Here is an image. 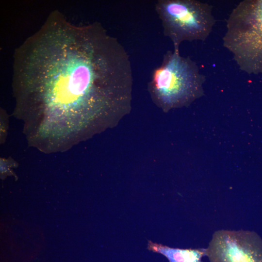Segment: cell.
<instances>
[{
  "label": "cell",
  "mask_w": 262,
  "mask_h": 262,
  "mask_svg": "<svg viewBox=\"0 0 262 262\" xmlns=\"http://www.w3.org/2000/svg\"><path fill=\"white\" fill-rule=\"evenodd\" d=\"M16 112L35 146L67 148L91 121L127 109L129 55L98 22L76 25L55 11L15 51Z\"/></svg>",
  "instance_id": "obj_1"
},
{
  "label": "cell",
  "mask_w": 262,
  "mask_h": 262,
  "mask_svg": "<svg viewBox=\"0 0 262 262\" xmlns=\"http://www.w3.org/2000/svg\"><path fill=\"white\" fill-rule=\"evenodd\" d=\"M155 8L164 35L175 48L186 41H204L216 22L212 5L199 0H159Z\"/></svg>",
  "instance_id": "obj_4"
},
{
  "label": "cell",
  "mask_w": 262,
  "mask_h": 262,
  "mask_svg": "<svg viewBox=\"0 0 262 262\" xmlns=\"http://www.w3.org/2000/svg\"><path fill=\"white\" fill-rule=\"evenodd\" d=\"M210 262H262V240L248 230L221 229L206 248Z\"/></svg>",
  "instance_id": "obj_5"
},
{
  "label": "cell",
  "mask_w": 262,
  "mask_h": 262,
  "mask_svg": "<svg viewBox=\"0 0 262 262\" xmlns=\"http://www.w3.org/2000/svg\"><path fill=\"white\" fill-rule=\"evenodd\" d=\"M205 80L196 63L174 48L153 70L149 88L156 103L168 110L189 105L202 97Z\"/></svg>",
  "instance_id": "obj_2"
},
{
  "label": "cell",
  "mask_w": 262,
  "mask_h": 262,
  "mask_svg": "<svg viewBox=\"0 0 262 262\" xmlns=\"http://www.w3.org/2000/svg\"><path fill=\"white\" fill-rule=\"evenodd\" d=\"M149 250L164 256L169 262H203L206 256V248L180 249L168 247L148 241Z\"/></svg>",
  "instance_id": "obj_6"
},
{
  "label": "cell",
  "mask_w": 262,
  "mask_h": 262,
  "mask_svg": "<svg viewBox=\"0 0 262 262\" xmlns=\"http://www.w3.org/2000/svg\"><path fill=\"white\" fill-rule=\"evenodd\" d=\"M224 46L233 55L240 69L262 73V0H243L227 20Z\"/></svg>",
  "instance_id": "obj_3"
}]
</instances>
